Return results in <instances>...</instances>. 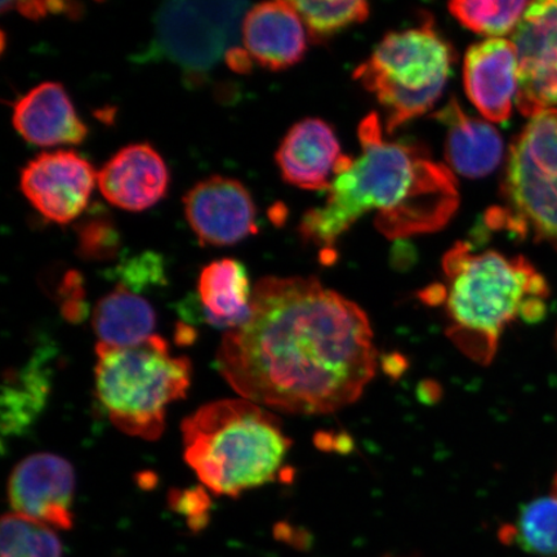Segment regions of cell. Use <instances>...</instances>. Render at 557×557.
<instances>
[{"label":"cell","instance_id":"6da1fadb","mask_svg":"<svg viewBox=\"0 0 557 557\" xmlns=\"http://www.w3.org/2000/svg\"><path fill=\"white\" fill-rule=\"evenodd\" d=\"M222 377L243 399L294 414L350 406L377 368L367 313L315 277H263L250 315L218 351Z\"/></svg>","mask_w":557,"mask_h":557},{"label":"cell","instance_id":"7a4b0ae2","mask_svg":"<svg viewBox=\"0 0 557 557\" xmlns=\"http://www.w3.org/2000/svg\"><path fill=\"white\" fill-rule=\"evenodd\" d=\"M361 154L334 177L323 206L310 209L299 233L322 253L368 213L388 239L437 232L459 206L458 184L449 166L434 162L414 145L388 141L377 114L359 127Z\"/></svg>","mask_w":557,"mask_h":557},{"label":"cell","instance_id":"3957f363","mask_svg":"<svg viewBox=\"0 0 557 557\" xmlns=\"http://www.w3.org/2000/svg\"><path fill=\"white\" fill-rule=\"evenodd\" d=\"M443 268L448 337L478 363H491L506 326L546 317L548 284L525 257L476 252L469 242H458L444 256Z\"/></svg>","mask_w":557,"mask_h":557},{"label":"cell","instance_id":"277c9868","mask_svg":"<svg viewBox=\"0 0 557 557\" xmlns=\"http://www.w3.org/2000/svg\"><path fill=\"white\" fill-rule=\"evenodd\" d=\"M181 431L186 463L219 496L239 497L275 482L292 447L278 418L247 399L206 404Z\"/></svg>","mask_w":557,"mask_h":557},{"label":"cell","instance_id":"5b68a950","mask_svg":"<svg viewBox=\"0 0 557 557\" xmlns=\"http://www.w3.org/2000/svg\"><path fill=\"white\" fill-rule=\"evenodd\" d=\"M96 395L122 433L154 442L165 428L166 408L186 398L193 367L173 357L169 343L152 336L131 347L97 344Z\"/></svg>","mask_w":557,"mask_h":557},{"label":"cell","instance_id":"8992f818","mask_svg":"<svg viewBox=\"0 0 557 557\" xmlns=\"http://www.w3.org/2000/svg\"><path fill=\"white\" fill-rule=\"evenodd\" d=\"M456 52L433 21L393 32L354 73L386 111L388 135L421 116L441 99Z\"/></svg>","mask_w":557,"mask_h":557},{"label":"cell","instance_id":"52a82bcc","mask_svg":"<svg viewBox=\"0 0 557 557\" xmlns=\"http://www.w3.org/2000/svg\"><path fill=\"white\" fill-rule=\"evenodd\" d=\"M504 205L486 212V226L557 248V114L532 117L508 150Z\"/></svg>","mask_w":557,"mask_h":557},{"label":"cell","instance_id":"ba28073f","mask_svg":"<svg viewBox=\"0 0 557 557\" xmlns=\"http://www.w3.org/2000/svg\"><path fill=\"white\" fill-rule=\"evenodd\" d=\"M247 3L171 2L156 17V44L187 73H206L240 38Z\"/></svg>","mask_w":557,"mask_h":557},{"label":"cell","instance_id":"9c48e42d","mask_svg":"<svg viewBox=\"0 0 557 557\" xmlns=\"http://www.w3.org/2000/svg\"><path fill=\"white\" fill-rule=\"evenodd\" d=\"M522 115L557 114V0L531 3L512 35Z\"/></svg>","mask_w":557,"mask_h":557},{"label":"cell","instance_id":"30bf717a","mask_svg":"<svg viewBox=\"0 0 557 557\" xmlns=\"http://www.w3.org/2000/svg\"><path fill=\"white\" fill-rule=\"evenodd\" d=\"M97 183L87 159L72 150L44 152L21 171V191L47 220L67 224L85 211Z\"/></svg>","mask_w":557,"mask_h":557},{"label":"cell","instance_id":"8fae6325","mask_svg":"<svg viewBox=\"0 0 557 557\" xmlns=\"http://www.w3.org/2000/svg\"><path fill=\"white\" fill-rule=\"evenodd\" d=\"M186 220L200 244L234 246L259 233L252 195L239 181L213 176L185 195Z\"/></svg>","mask_w":557,"mask_h":557},{"label":"cell","instance_id":"7c38bea8","mask_svg":"<svg viewBox=\"0 0 557 557\" xmlns=\"http://www.w3.org/2000/svg\"><path fill=\"white\" fill-rule=\"evenodd\" d=\"M75 472L65 458L38 453L13 469L9 499L13 512L51 528L74 525Z\"/></svg>","mask_w":557,"mask_h":557},{"label":"cell","instance_id":"4fadbf2b","mask_svg":"<svg viewBox=\"0 0 557 557\" xmlns=\"http://www.w3.org/2000/svg\"><path fill=\"white\" fill-rule=\"evenodd\" d=\"M466 94L485 120L503 123L511 116L519 89L517 47L504 38L486 39L466 53Z\"/></svg>","mask_w":557,"mask_h":557},{"label":"cell","instance_id":"5bb4252c","mask_svg":"<svg viewBox=\"0 0 557 557\" xmlns=\"http://www.w3.org/2000/svg\"><path fill=\"white\" fill-rule=\"evenodd\" d=\"M346 156L329 123L308 117L292 127L276 152L285 183L311 191L330 190Z\"/></svg>","mask_w":557,"mask_h":557},{"label":"cell","instance_id":"9a60e30c","mask_svg":"<svg viewBox=\"0 0 557 557\" xmlns=\"http://www.w3.org/2000/svg\"><path fill=\"white\" fill-rule=\"evenodd\" d=\"M97 185L109 203L139 212L156 206L169 190L170 172L149 144L117 151L97 173Z\"/></svg>","mask_w":557,"mask_h":557},{"label":"cell","instance_id":"2e32d148","mask_svg":"<svg viewBox=\"0 0 557 557\" xmlns=\"http://www.w3.org/2000/svg\"><path fill=\"white\" fill-rule=\"evenodd\" d=\"M246 50L257 64L281 72L298 64L308 50V35L292 2L257 4L242 25Z\"/></svg>","mask_w":557,"mask_h":557},{"label":"cell","instance_id":"e0dca14e","mask_svg":"<svg viewBox=\"0 0 557 557\" xmlns=\"http://www.w3.org/2000/svg\"><path fill=\"white\" fill-rule=\"evenodd\" d=\"M12 123L25 141L41 148L79 145L88 135L65 88L54 82L41 83L21 97L13 104Z\"/></svg>","mask_w":557,"mask_h":557},{"label":"cell","instance_id":"ac0fdd59","mask_svg":"<svg viewBox=\"0 0 557 557\" xmlns=\"http://www.w3.org/2000/svg\"><path fill=\"white\" fill-rule=\"evenodd\" d=\"M436 117L447 125L444 154L459 176L486 177L503 162L504 139L491 123L463 113L456 100H450Z\"/></svg>","mask_w":557,"mask_h":557},{"label":"cell","instance_id":"d6986e66","mask_svg":"<svg viewBox=\"0 0 557 557\" xmlns=\"http://www.w3.org/2000/svg\"><path fill=\"white\" fill-rule=\"evenodd\" d=\"M252 295L247 270L239 261H214L200 273L198 299L201 317L215 329L232 331L246 323Z\"/></svg>","mask_w":557,"mask_h":557},{"label":"cell","instance_id":"ffe728a7","mask_svg":"<svg viewBox=\"0 0 557 557\" xmlns=\"http://www.w3.org/2000/svg\"><path fill=\"white\" fill-rule=\"evenodd\" d=\"M46 352L39 351L18 369L7 372L2 389V435L21 436L32 428L52 392V369Z\"/></svg>","mask_w":557,"mask_h":557},{"label":"cell","instance_id":"44dd1931","mask_svg":"<svg viewBox=\"0 0 557 557\" xmlns=\"http://www.w3.org/2000/svg\"><path fill=\"white\" fill-rule=\"evenodd\" d=\"M92 324L102 345L131 347L156 336L157 313L148 299L123 284L97 302Z\"/></svg>","mask_w":557,"mask_h":557},{"label":"cell","instance_id":"7402d4cb","mask_svg":"<svg viewBox=\"0 0 557 557\" xmlns=\"http://www.w3.org/2000/svg\"><path fill=\"white\" fill-rule=\"evenodd\" d=\"M506 545L517 543L525 553L557 556V497H542L521 508L517 522L499 533Z\"/></svg>","mask_w":557,"mask_h":557},{"label":"cell","instance_id":"603a6c76","mask_svg":"<svg viewBox=\"0 0 557 557\" xmlns=\"http://www.w3.org/2000/svg\"><path fill=\"white\" fill-rule=\"evenodd\" d=\"M64 548L51 527L15 512L4 515L0 557H62Z\"/></svg>","mask_w":557,"mask_h":557},{"label":"cell","instance_id":"cb8c5ba5","mask_svg":"<svg viewBox=\"0 0 557 557\" xmlns=\"http://www.w3.org/2000/svg\"><path fill=\"white\" fill-rule=\"evenodd\" d=\"M301 16L313 44H320L354 25L364 23L369 4L360 0L346 2H292Z\"/></svg>","mask_w":557,"mask_h":557},{"label":"cell","instance_id":"d4e9b609","mask_svg":"<svg viewBox=\"0 0 557 557\" xmlns=\"http://www.w3.org/2000/svg\"><path fill=\"white\" fill-rule=\"evenodd\" d=\"M528 2H453L449 11L459 24L490 39L517 30Z\"/></svg>","mask_w":557,"mask_h":557},{"label":"cell","instance_id":"484cf974","mask_svg":"<svg viewBox=\"0 0 557 557\" xmlns=\"http://www.w3.org/2000/svg\"><path fill=\"white\" fill-rule=\"evenodd\" d=\"M78 236V255L90 261L114 259L120 250L121 238L114 221L102 209H92L75 226Z\"/></svg>","mask_w":557,"mask_h":557},{"label":"cell","instance_id":"4316f807","mask_svg":"<svg viewBox=\"0 0 557 557\" xmlns=\"http://www.w3.org/2000/svg\"><path fill=\"white\" fill-rule=\"evenodd\" d=\"M170 507L184 517L193 532L203 531L209 522L212 503L206 486H194L189 490H173L169 497Z\"/></svg>","mask_w":557,"mask_h":557},{"label":"cell","instance_id":"83f0119b","mask_svg":"<svg viewBox=\"0 0 557 557\" xmlns=\"http://www.w3.org/2000/svg\"><path fill=\"white\" fill-rule=\"evenodd\" d=\"M120 273L123 278L121 284L135 292L149 287V285L164 283L163 264L156 255L146 253L123 263Z\"/></svg>","mask_w":557,"mask_h":557},{"label":"cell","instance_id":"f1b7e54d","mask_svg":"<svg viewBox=\"0 0 557 557\" xmlns=\"http://www.w3.org/2000/svg\"><path fill=\"white\" fill-rule=\"evenodd\" d=\"M11 7H15V9L27 18L39 20L45 17L47 13L54 12H69L70 15L74 16V7L75 4L61 3V2H26V3H9Z\"/></svg>","mask_w":557,"mask_h":557},{"label":"cell","instance_id":"f546056e","mask_svg":"<svg viewBox=\"0 0 557 557\" xmlns=\"http://www.w3.org/2000/svg\"><path fill=\"white\" fill-rule=\"evenodd\" d=\"M225 58L228 67L235 73L247 74L252 70V58H250L248 51L244 50L242 47H228Z\"/></svg>","mask_w":557,"mask_h":557},{"label":"cell","instance_id":"4dcf8cb0","mask_svg":"<svg viewBox=\"0 0 557 557\" xmlns=\"http://www.w3.org/2000/svg\"><path fill=\"white\" fill-rule=\"evenodd\" d=\"M554 496L557 497V472H556L555 482H554Z\"/></svg>","mask_w":557,"mask_h":557}]
</instances>
